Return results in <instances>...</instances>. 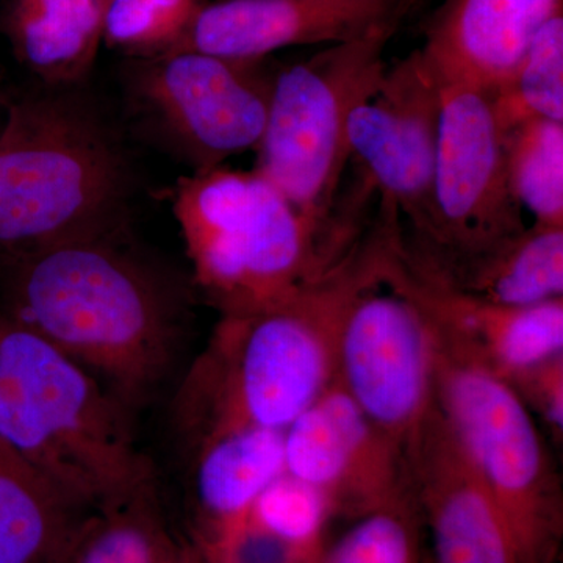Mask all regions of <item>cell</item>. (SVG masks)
<instances>
[{
	"mask_svg": "<svg viewBox=\"0 0 563 563\" xmlns=\"http://www.w3.org/2000/svg\"><path fill=\"white\" fill-rule=\"evenodd\" d=\"M417 506L393 507L358 518L314 563H422Z\"/></svg>",
	"mask_w": 563,
	"mask_h": 563,
	"instance_id": "obj_26",
	"label": "cell"
},
{
	"mask_svg": "<svg viewBox=\"0 0 563 563\" xmlns=\"http://www.w3.org/2000/svg\"><path fill=\"white\" fill-rule=\"evenodd\" d=\"M404 454L435 563H517L498 506L437 404Z\"/></svg>",
	"mask_w": 563,
	"mask_h": 563,
	"instance_id": "obj_14",
	"label": "cell"
},
{
	"mask_svg": "<svg viewBox=\"0 0 563 563\" xmlns=\"http://www.w3.org/2000/svg\"><path fill=\"white\" fill-rule=\"evenodd\" d=\"M335 383L402 450L435 406L431 324L384 279L347 310Z\"/></svg>",
	"mask_w": 563,
	"mask_h": 563,
	"instance_id": "obj_10",
	"label": "cell"
},
{
	"mask_svg": "<svg viewBox=\"0 0 563 563\" xmlns=\"http://www.w3.org/2000/svg\"><path fill=\"white\" fill-rule=\"evenodd\" d=\"M554 443L563 440V354L529 366L506 383Z\"/></svg>",
	"mask_w": 563,
	"mask_h": 563,
	"instance_id": "obj_27",
	"label": "cell"
},
{
	"mask_svg": "<svg viewBox=\"0 0 563 563\" xmlns=\"http://www.w3.org/2000/svg\"><path fill=\"white\" fill-rule=\"evenodd\" d=\"M203 0H109L103 43L136 58L172 51Z\"/></svg>",
	"mask_w": 563,
	"mask_h": 563,
	"instance_id": "obj_25",
	"label": "cell"
},
{
	"mask_svg": "<svg viewBox=\"0 0 563 563\" xmlns=\"http://www.w3.org/2000/svg\"><path fill=\"white\" fill-rule=\"evenodd\" d=\"M173 209L195 282L221 314L284 301L361 240L317 228L255 169L192 173L177 184Z\"/></svg>",
	"mask_w": 563,
	"mask_h": 563,
	"instance_id": "obj_5",
	"label": "cell"
},
{
	"mask_svg": "<svg viewBox=\"0 0 563 563\" xmlns=\"http://www.w3.org/2000/svg\"><path fill=\"white\" fill-rule=\"evenodd\" d=\"M432 332L437 407L498 506L517 563H558L563 485L542 432L509 385Z\"/></svg>",
	"mask_w": 563,
	"mask_h": 563,
	"instance_id": "obj_6",
	"label": "cell"
},
{
	"mask_svg": "<svg viewBox=\"0 0 563 563\" xmlns=\"http://www.w3.org/2000/svg\"><path fill=\"white\" fill-rule=\"evenodd\" d=\"M396 254L415 276L470 298L536 306L563 298V228L532 224L483 250L448 252L404 242Z\"/></svg>",
	"mask_w": 563,
	"mask_h": 563,
	"instance_id": "obj_17",
	"label": "cell"
},
{
	"mask_svg": "<svg viewBox=\"0 0 563 563\" xmlns=\"http://www.w3.org/2000/svg\"><path fill=\"white\" fill-rule=\"evenodd\" d=\"M109 0H7L3 31L41 80L74 85L90 73L103 43Z\"/></svg>",
	"mask_w": 563,
	"mask_h": 563,
	"instance_id": "obj_20",
	"label": "cell"
},
{
	"mask_svg": "<svg viewBox=\"0 0 563 563\" xmlns=\"http://www.w3.org/2000/svg\"><path fill=\"white\" fill-rule=\"evenodd\" d=\"M132 73L133 109L144 128L191 166H222L261 144L274 77L265 60H232L177 51L139 58Z\"/></svg>",
	"mask_w": 563,
	"mask_h": 563,
	"instance_id": "obj_8",
	"label": "cell"
},
{
	"mask_svg": "<svg viewBox=\"0 0 563 563\" xmlns=\"http://www.w3.org/2000/svg\"><path fill=\"white\" fill-rule=\"evenodd\" d=\"M285 472L352 520L415 504L406 454L333 383L284 431Z\"/></svg>",
	"mask_w": 563,
	"mask_h": 563,
	"instance_id": "obj_12",
	"label": "cell"
},
{
	"mask_svg": "<svg viewBox=\"0 0 563 563\" xmlns=\"http://www.w3.org/2000/svg\"><path fill=\"white\" fill-rule=\"evenodd\" d=\"M129 166L79 96L7 102L0 125V251H24L125 228Z\"/></svg>",
	"mask_w": 563,
	"mask_h": 563,
	"instance_id": "obj_4",
	"label": "cell"
},
{
	"mask_svg": "<svg viewBox=\"0 0 563 563\" xmlns=\"http://www.w3.org/2000/svg\"><path fill=\"white\" fill-rule=\"evenodd\" d=\"M190 563H202L201 562V558H199V554L196 553V550L195 548H192V555H191V561Z\"/></svg>",
	"mask_w": 563,
	"mask_h": 563,
	"instance_id": "obj_30",
	"label": "cell"
},
{
	"mask_svg": "<svg viewBox=\"0 0 563 563\" xmlns=\"http://www.w3.org/2000/svg\"><path fill=\"white\" fill-rule=\"evenodd\" d=\"M0 440L79 512L154 479L135 415L68 355L0 309Z\"/></svg>",
	"mask_w": 563,
	"mask_h": 563,
	"instance_id": "obj_3",
	"label": "cell"
},
{
	"mask_svg": "<svg viewBox=\"0 0 563 563\" xmlns=\"http://www.w3.org/2000/svg\"><path fill=\"white\" fill-rule=\"evenodd\" d=\"M487 96L504 133L531 120L563 122V13L537 33L509 76Z\"/></svg>",
	"mask_w": 563,
	"mask_h": 563,
	"instance_id": "obj_22",
	"label": "cell"
},
{
	"mask_svg": "<svg viewBox=\"0 0 563 563\" xmlns=\"http://www.w3.org/2000/svg\"><path fill=\"white\" fill-rule=\"evenodd\" d=\"M79 510L0 440V563H49Z\"/></svg>",
	"mask_w": 563,
	"mask_h": 563,
	"instance_id": "obj_21",
	"label": "cell"
},
{
	"mask_svg": "<svg viewBox=\"0 0 563 563\" xmlns=\"http://www.w3.org/2000/svg\"><path fill=\"white\" fill-rule=\"evenodd\" d=\"M0 309L135 417L172 376L187 325L184 288L129 243L125 228L0 251Z\"/></svg>",
	"mask_w": 563,
	"mask_h": 563,
	"instance_id": "obj_1",
	"label": "cell"
},
{
	"mask_svg": "<svg viewBox=\"0 0 563 563\" xmlns=\"http://www.w3.org/2000/svg\"><path fill=\"white\" fill-rule=\"evenodd\" d=\"M188 453L196 525L191 547L202 562L213 563L240 539L258 496L285 472L284 431L221 433Z\"/></svg>",
	"mask_w": 563,
	"mask_h": 563,
	"instance_id": "obj_18",
	"label": "cell"
},
{
	"mask_svg": "<svg viewBox=\"0 0 563 563\" xmlns=\"http://www.w3.org/2000/svg\"><path fill=\"white\" fill-rule=\"evenodd\" d=\"M398 235L385 265V284L417 303L437 332L485 369L507 383L529 366L563 354V298L504 306L446 290L402 265L396 254Z\"/></svg>",
	"mask_w": 563,
	"mask_h": 563,
	"instance_id": "obj_15",
	"label": "cell"
},
{
	"mask_svg": "<svg viewBox=\"0 0 563 563\" xmlns=\"http://www.w3.org/2000/svg\"><path fill=\"white\" fill-rule=\"evenodd\" d=\"M398 31L331 44L274 77L255 172L322 231H332L333 199L351 158L352 113L383 84L385 51Z\"/></svg>",
	"mask_w": 563,
	"mask_h": 563,
	"instance_id": "obj_7",
	"label": "cell"
},
{
	"mask_svg": "<svg viewBox=\"0 0 563 563\" xmlns=\"http://www.w3.org/2000/svg\"><path fill=\"white\" fill-rule=\"evenodd\" d=\"M426 0H218L203 3L172 51L265 60L292 46L347 43L401 27ZM165 52V54H168Z\"/></svg>",
	"mask_w": 563,
	"mask_h": 563,
	"instance_id": "obj_13",
	"label": "cell"
},
{
	"mask_svg": "<svg viewBox=\"0 0 563 563\" xmlns=\"http://www.w3.org/2000/svg\"><path fill=\"white\" fill-rule=\"evenodd\" d=\"M520 203L510 191L504 132L487 92L442 84L439 139L433 165L431 220L404 242L428 250H483L523 231Z\"/></svg>",
	"mask_w": 563,
	"mask_h": 563,
	"instance_id": "obj_9",
	"label": "cell"
},
{
	"mask_svg": "<svg viewBox=\"0 0 563 563\" xmlns=\"http://www.w3.org/2000/svg\"><path fill=\"white\" fill-rule=\"evenodd\" d=\"M331 518V504L320 490L284 472L258 496L246 528L299 558H310L324 548L325 526Z\"/></svg>",
	"mask_w": 563,
	"mask_h": 563,
	"instance_id": "obj_24",
	"label": "cell"
},
{
	"mask_svg": "<svg viewBox=\"0 0 563 563\" xmlns=\"http://www.w3.org/2000/svg\"><path fill=\"white\" fill-rule=\"evenodd\" d=\"M398 231L379 211L343 261L284 301L221 314L173 402L174 428L188 450L243 429L285 431L336 379L344 318L363 291L384 279Z\"/></svg>",
	"mask_w": 563,
	"mask_h": 563,
	"instance_id": "obj_2",
	"label": "cell"
},
{
	"mask_svg": "<svg viewBox=\"0 0 563 563\" xmlns=\"http://www.w3.org/2000/svg\"><path fill=\"white\" fill-rule=\"evenodd\" d=\"M163 510L157 477L121 498L85 510L49 563H190Z\"/></svg>",
	"mask_w": 563,
	"mask_h": 563,
	"instance_id": "obj_19",
	"label": "cell"
},
{
	"mask_svg": "<svg viewBox=\"0 0 563 563\" xmlns=\"http://www.w3.org/2000/svg\"><path fill=\"white\" fill-rule=\"evenodd\" d=\"M510 191L533 224L563 228V122L526 121L504 133Z\"/></svg>",
	"mask_w": 563,
	"mask_h": 563,
	"instance_id": "obj_23",
	"label": "cell"
},
{
	"mask_svg": "<svg viewBox=\"0 0 563 563\" xmlns=\"http://www.w3.org/2000/svg\"><path fill=\"white\" fill-rule=\"evenodd\" d=\"M5 92H3L2 81H0V125H2L3 114H5L7 107Z\"/></svg>",
	"mask_w": 563,
	"mask_h": 563,
	"instance_id": "obj_28",
	"label": "cell"
},
{
	"mask_svg": "<svg viewBox=\"0 0 563 563\" xmlns=\"http://www.w3.org/2000/svg\"><path fill=\"white\" fill-rule=\"evenodd\" d=\"M320 553H321V551H320ZM320 553H318V554H320ZM318 554L312 555V558L298 559V561H290V562H285V563H314V561H317Z\"/></svg>",
	"mask_w": 563,
	"mask_h": 563,
	"instance_id": "obj_29",
	"label": "cell"
},
{
	"mask_svg": "<svg viewBox=\"0 0 563 563\" xmlns=\"http://www.w3.org/2000/svg\"><path fill=\"white\" fill-rule=\"evenodd\" d=\"M440 110L442 81L417 49L387 69L347 125L351 158L383 202L406 218L401 225L407 233L424 232L431 220Z\"/></svg>",
	"mask_w": 563,
	"mask_h": 563,
	"instance_id": "obj_11",
	"label": "cell"
},
{
	"mask_svg": "<svg viewBox=\"0 0 563 563\" xmlns=\"http://www.w3.org/2000/svg\"><path fill=\"white\" fill-rule=\"evenodd\" d=\"M561 13L563 0H443L426 25L420 52L442 84L487 92Z\"/></svg>",
	"mask_w": 563,
	"mask_h": 563,
	"instance_id": "obj_16",
	"label": "cell"
}]
</instances>
